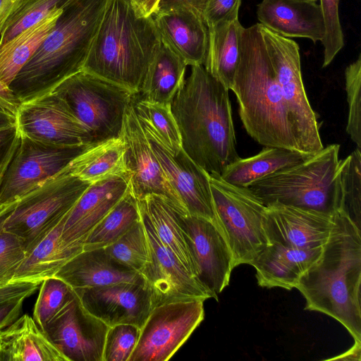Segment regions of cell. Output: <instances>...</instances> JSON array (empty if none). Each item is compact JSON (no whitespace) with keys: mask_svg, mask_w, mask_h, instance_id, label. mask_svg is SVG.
<instances>
[{"mask_svg":"<svg viewBox=\"0 0 361 361\" xmlns=\"http://www.w3.org/2000/svg\"><path fill=\"white\" fill-rule=\"evenodd\" d=\"M204 301L177 300L154 307L128 361L169 360L203 321Z\"/></svg>","mask_w":361,"mask_h":361,"instance_id":"30bf717a","label":"cell"},{"mask_svg":"<svg viewBox=\"0 0 361 361\" xmlns=\"http://www.w3.org/2000/svg\"><path fill=\"white\" fill-rule=\"evenodd\" d=\"M339 149V145H329L247 188L265 205L278 203L334 215L343 209Z\"/></svg>","mask_w":361,"mask_h":361,"instance_id":"8992f818","label":"cell"},{"mask_svg":"<svg viewBox=\"0 0 361 361\" xmlns=\"http://www.w3.org/2000/svg\"><path fill=\"white\" fill-rule=\"evenodd\" d=\"M345 91L348 104L346 132L361 149V55L345 71Z\"/></svg>","mask_w":361,"mask_h":361,"instance_id":"74e56055","label":"cell"},{"mask_svg":"<svg viewBox=\"0 0 361 361\" xmlns=\"http://www.w3.org/2000/svg\"><path fill=\"white\" fill-rule=\"evenodd\" d=\"M92 145L56 146L20 135L0 187V204H12L35 190Z\"/></svg>","mask_w":361,"mask_h":361,"instance_id":"8fae6325","label":"cell"},{"mask_svg":"<svg viewBox=\"0 0 361 361\" xmlns=\"http://www.w3.org/2000/svg\"><path fill=\"white\" fill-rule=\"evenodd\" d=\"M15 123V117L0 110V131Z\"/></svg>","mask_w":361,"mask_h":361,"instance_id":"f907efd6","label":"cell"},{"mask_svg":"<svg viewBox=\"0 0 361 361\" xmlns=\"http://www.w3.org/2000/svg\"><path fill=\"white\" fill-rule=\"evenodd\" d=\"M361 231L341 209L333 215L329 237L317 261L302 275L295 288L306 310L325 314L340 322L361 342Z\"/></svg>","mask_w":361,"mask_h":361,"instance_id":"7a4b0ae2","label":"cell"},{"mask_svg":"<svg viewBox=\"0 0 361 361\" xmlns=\"http://www.w3.org/2000/svg\"><path fill=\"white\" fill-rule=\"evenodd\" d=\"M361 342L355 341L354 345L345 353L329 360H360Z\"/></svg>","mask_w":361,"mask_h":361,"instance_id":"681fc988","label":"cell"},{"mask_svg":"<svg viewBox=\"0 0 361 361\" xmlns=\"http://www.w3.org/2000/svg\"><path fill=\"white\" fill-rule=\"evenodd\" d=\"M0 361H3V357H2L1 352H0Z\"/></svg>","mask_w":361,"mask_h":361,"instance_id":"816d5d0a","label":"cell"},{"mask_svg":"<svg viewBox=\"0 0 361 361\" xmlns=\"http://www.w3.org/2000/svg\"><path fill=\"white\" fill-rule=\"evenodd\" d=\"M125 147L121 137L92 145L66 167L73 176L90 184L128 173L124 163Z\"/></svg>","mask_w":361,"mask_h":361,"instance_id":"4dcf8cb0","label":"cell"},{"mask_svg":"<svg viewBox=\"0 0 361 361\" xmlns=\"http://www.w3.org/2000/svg\"><path fill=\"white\" fill-rule=\"evenodd\" d=\"M25 300L21 298L0 305V330L11 324L20 316Z\"/></svg>","mask_w":361,"mask_h":361,"instance_id":"f6af8a7d","label":"cell"},{"mask_svg":"<svg viewBox=\"0 0 361 361\" xmlns=\"http://www.w3.org/2000/svg\"><path fill=\"white\" fill-rule=\"evenodd\" d=\"M137 202L139 207L146 214L161 243L197 279L196 267L185 233L178 219V210L166 200L157 195H147Z\"/></svg>","mask_w":361,"mask_h":361,"instance_id":"83f0119b","label":"cell"},{"mask_svg":"<svg viewBox=\"0 0 361 361\" xmlns=\"http://www.w3.org/2000/svg\"><path fill=\"white\" fill-rule=\"evenodd\" d=\"M74 294L66 283L55 276L41 283L32 317L42 330Z\"/></svg>","mask_w":361,"mask_h":361,"instance_id":"d590c367","label":"cell"},{"mask_svg":"<svg viewBox=\"0 0 361 361\" xmlns=\"http://www.w3.org/2000/svg\"><path fill=\"white\" fill-rule=\"evenodd\" d=\"M190 73L171 102L182 149L209 174L221 175L238 160L228 90L203 65Z\"/></svg>","mask_w":361,"mask_h":361,"instance_id":"3957f363","label":"cell"},{"mask_svg":"<svg viewBox=\"0 0 361 361\" xmlns=\"http://www.w3.org/2000/svg\"><path fill=\"white\" fill-rule=\"evenodd\" d=\"M159 0H135L133 4L137 12L142 16H149L157 12Z\"/></svg>","mask_w":361,"mask_h":361,"instance_id":"7dc6e473","label":"cell"},{"mask_svg":"<svg viewBox=\"0 0 361 361\" xmlns=\"http://www.w3.org/2000/svg\"><path fill=\"white\" fill-rule=\"evenodd\" d=\"M41 283L29 282L9 283L0 287V305L33 295Z\"/></svg>","mask_w":361,"mask_h":361,"instance_id":"ee69618b","label":"cell"},{"mask_svg":"<svg viewBox=\"0 0 361 361\" xmlns=\"http://www.w3.org/2000/svg\"><path fill=\"white\" fill-rule=\"evenodd\" d=\"M130 1L133 2V1H135V0H130Z\"/></svg>","mask_w":361,"mask_h":361,"instance_id":"f5cc1de1","label":"cell"},{"mask_svg":"<svg viewBox=\"0 0 361 361\" xmlns=\"http://www.w3.org/2000/svg\"><path fill=\"white\" fill-rule=\"evenodd\" d=\"M90 185L63 169L8 206L4 229L23 239L26 250L61 221Z\"/></svg>","mask_w":361,"mask_h":361,"instance_id":"9c48e42d","label":"cell"},{"mask_svg":"<svg viewBox=\"0 0 361 361\" xmlns=\"http://www.w3.org/2000/svg\"><path fill=\"white\" fill-rule=\"evenodd\" d=\"M187 64L161 41L141 85L140 98L151 102L171 104L185 78Z\"/></svg>","mask_w":361,"mask_h":361,"instance_id":"f1b7e54d","label":"cell"},{"mask_svg":"<svg viewBox=\"0 0 361 361\" xmlns=\"http://www.w3.org/2000/svg\"><path fill=\"white\" fill-rule=\"evenodd\" d=\"M10 204L0 212V287L11 283L16 270L25 257L23 240L3 228L4 215Z\"/></svg>","mask_w":361,"mask_h":361,"instance_id":"ab89813d","label":"cell"},{"mask_svg":"<svg viewBox=\"0 0 361 361\" xmlns=\"http://www.w3.org/2000/svg\"><path fill=\"white\" fill-rule=\"evenodd\" d=\"M239 8L216 24L209 27V44L204 68L228 90L233 82L240 56L243 26L238 19Z\"/></svg>","mask_w":361,"mask_h":361,"instance_id":"484cf974","label":"cell"},{"mask_svg":"<svg viewBox=\"0 0 361 361\" xmlns=\"http://www.w3.org/2000/svg\"><path fill=\"white\" fill-rule=\"evenodd\" d=\"M161 43L152 16L130 0H109L82 71L138 94Z\"/></svg>","mask_w":361,"mask_h":361,"instance_id":"5b68a950","label":"cell"},{"mask_svg":"<svg viewBox=\"0 0 361 361\" xmlns=\"http://www.w3.org/2000/svg\"><path fill=\"white\" fill-rule=\"evenodd\" d=\"M52 92L66 102L93 145L121 136L126 112L137 94L82 70Z\"/></svg>","mask_w":361,"mask_h":361,"instance_id":"52a82bcc","label":"cell"},{"mask_svg":"<svg viewBox=\"0 0 361 361\" xmlns=\"http://www.w3.org/2000/svg\"><path fill=\"white\" fill-rule=\"evenodd\" d=\"M15 125L20 135L48 145H93L66 102L51 92L19 105Z\"/></svg>","mask_w":361,"mask_h":361,"instance_id":"4fadbf2b","label":"cell"},{"mask_svg":"<svg viewBox=\"0 0 361 361\" xmlns=\"http://www.w3.org/2000/svg\"><path fill=\"white\" fill-rule=\"evenodd\" d=\"M231 90L244 128L261 145L305 154L324 147L294 40L274 35L264 44L259 23L243 27Z\"/></svg>","mask_w":361,"mask_h":361,"instance_id":"6da1fadb","label":"cell"},{"mask_svg":"<svg viewBox=\"0 0 361 361\" xmlns=\"http://www.w3.org/2000/svg\"><path fill=\"white\" fill-rule=\"evenodd\" d=\"M314 1H317V0H314Z\"/></svg>","mask_w":361,"mask_h":361,"instance_id":"db71d44e","label":"cell"},{"mask_svg":"<svg viewBox=\"0 0 361 361\" xmlns=\"http://www.w3.org/2000/svg\"><path fill=\"white\" fill-rule=\"evenodd\" d=\"M312 154L281 147H264L252 157L239 158L228 165L220 176L230 184L247 188L265 176L303 161Z\"/></svg>","mask_w":361,"mask_h":361,"instance_id":"f546056e","label":"cell"},{"mask_svg":"<svg viewBox=\"0 0 361 361\" xmlns=\"http://www.w3.org/2000/svg\"><path fill=\"white\" fill-rule=\"evenodd\" d=\"M73 290L120 282H145L143 276L119 263L103 248L82 250L68 260L54 275Z\"/></svg>","mask_w":361,"mask_h":361,"instance_id":"603a6c76","label":"cell"},{"mask_svg":"<svg viewBox=\"0 0 361 361\" xmlns=\"http://www.w3.org/2000/svg\"><path fill=\"white\" fill-rule=\"evenodd\" d=\"M161 41L187 66L203 65L208 49L209 28L203 16L190 8H176L152 15Z\"/></svg>","mask_w":361,"mask_h":361,"instance_id":"44dd1931","label":"cell"},{"mask_svg":"<svg viewBox=\"0 0 361 361\" xmlns=\"http://www.w3.org/2000/svg\"><path fill=\"white\" fill-rule=\"evenodd\" d=\"M241 0H207L203 11V18L208 27L228 16L236 8H240Z\"/></svg>","mask_w":361,"mask_h":361,"instance_id":"7bdbcfd3","label":"cell"},{"mask_svg":"<svg viewBox=\"0 0 361 361\" xmlns=\"http://www.w3.org/2000/svg\"><path fill=\"white\" fill-rule=\"evenodd\" d=\"M141 126L168 181L188 214L214 221L209 174L183 149L173 154L150 129Z\"/></svg>","mask_w":361,"mask_h":361,"instance_id":"ac0fdd59","label":"cell"},{"mask_svg":"<svg viewBox=\"0 0 361 361\" xmlns=\"http://www.w3.org/2000/svg\"><path fill=\"white\" fill-rule=\"evenodd\" d=\"M257 15L260 24L286 37L316 43L325 35L322 11L314 0H262Z\"/></svg>","mask_w":361,"mask_h":361,"instance_id":"7402d4cb","label":"cell"},{"mask_svg":"<svg viewBox=\"0 0 361 361\" xmlns=\"http://www.w3.org/2000/svg\"><path fill=\"white\" fill-rule=\"evenodd\" d=\"M64 216L25 250V257L16 270L11 283H41L54 276L61 267L75 256L65 249L60 241Z\"/></svg>","mask_w":361,"mask_h":361,"instance_id":"4316f807","label":"cell"},{"mask_svg":"<svg viewBox=\"0 0 361 361\" xmlns=\"http://www.w3.org/2000/svg\"><path fill=\"white\" fill-rule=\"evenodd\" d=\"M109 0H71L9 86L19 105L50 93L82 70Z\"/></svg>","mask_w":361,"mask_h":361,"instance_id":"277c9868","label":"cell"},{"mask_svg":"<svg viewBox=\"0 0 361 361\" xmlns=\"http://www.w3.org/2000/svg\"><path fill=\"white\" fill-rule=\"evenodd\" d=\"M121 137L125 147L124 163L130 189L135 198L139 200L157 195L176 210L188 213L168 181L135 113L133 102L126 112Z\"/></svg>","mask_w":361,"mask_h":361,"instance_id":"7c38bea8","label":"cell"},{"mask_svg":"<svg viewBox=\"0 0 361 361\" xmlns=\"http://www.w3.org/2000/svg\"><path fill=\"white\" fill-rule=\"evenodd\" d=\"M322 247L299 249L269 244L250 264L256 270L257 284L267 288H295L302 275L320 256Z\"/></svg>","mask_w":361,"mask_h":361,"instance_id":"cb8c5ba5","label":"cell"},{"mask_svg":"<svg viewBox=\"0 0 361 361\" xmlns=\"http://www.w3.org/2000/svg\"><path fill=\"white\" fill-rule=\"evenodd\" d=\"M129 188L128 173L90 184L64 216L60 236L62 246L75 255L81 252L90 232Z\"/></svg>","mask_w":361,"mask_h":361,"instance_id":"e0dca14e","label":"cell"},{"mask_svg":"<svg viewBox=\"0 0 361 361\" xmlns=\"http://www.w3.org/2000/svg\"><path fill=\"white\" fill-rule=\"evenodd\" d=\"M207 1V0H159L157 12L185 7L194 9L202 14Z\"/></svg>","mask_w":361,"mask_h":361,"instance_id":"bcb514c9","label":"cell"},{"mask_svg":"<svg viewBox=\"0 0 361 361\" xmlns=\"http://www.w3.org/2000/svg\"><path fill=\"white\" fill-rule=\"evenodd\" d=\"M135 113L142 126L150 129L173 154L181 149L180 132L171 109V104L151 102L135 96Z\"/></svg>","mask_w":361,"mask_h":361,"instance_id":"d6a6232c","label":"cell"},{"mask_svg":"<svg viewBox=\"0 0 361 361\" xmlns=\"http://www.w3.org/2000/svg\"><path fill=\"white\" fill-rule=\"evenodd\" d=\"M140 335V328L130 324L109 326L106 332L102 361H128Z\"/></svg>","mask_w":361,"mask_h":361,"instance_id":"f35d334b","label":"cell"},{"mask_svg":"<svg viewBox=\"0 0 361 361\" xmlns=\"http://www.w3.org/2000/svg\"><path fill=\"white\" fill-rule=\"evenodd\" d=\"M20 139L15 123L0 131V187ZM0 204V212L6 207Z\"/></svg>","mask_w":361,"mask_h":361,"instance_id":"b9f144b4","label":"cell"},{"mask_svg":"<svg viewBox=\"0 0 361 361\" xmlns=\"http://www.w3.org/2000/svg\"><path fill=\"white\" fill-rule=\"evenodd\" d=\"M3 361H68L32 317H18L0 330Z\"/></svg>","mask_w":361,"mask_h":361,"instance_id":"d4e9b609","label":"cell"},{"mask_svg":"<svg viewBox=\"0 0 361 361\" xmlns=\"http://www.w3.org/2000/svg\"><path fill=\"white\" fill-rule=\"evenodd\" d=\"M109 327L88 312L75 293L44 331L68 361H102Z\"/></svg>","mask_w":361,"mask_h":361,"instance_id":"2e32d148","label":"cell"},{"mask_svg":"<svg viewBox=\"0 0 361 361\" xmlns=\"http://www.w3.org/2000/svg\"><path fill=\"white\" fill-rule=\"evenodd\" d=\"M197 271V279L218 300L229 284L233 267L231 252L214 221L176 211Z\"/></svg>","mask_w":361,"mask_h":361,"instance_id":"9a60e30c","label":"cell"},{"mask_svg":"<svg viewBox=\"0 0 361 361\" xmlns=\"http://www.w3.org/2000/svg\"><path fill=\"white\" fill-rule=\"evenodd\" d=\"M338 4L339 0H319L325 25V35L321 41L324 47L323 68L332 62L344 45Z\"/></svg>","mask_w":361,"mask_h":361,"instance_id":"60d3db41","label":"cell"},{"mask_svg":"<svg viewBox=\"0 0 361 361\" xmlns=\"http://www.w3.org/2000/svg\"><path fill=\"white\" fill-rule=\"evenodd\" d=\"M21 0H0V30L8 16Z\"/></svg>","mask_w":361,"mask_h":361,"instance_id":"c3c4849f","label":"cell"},{"mask_svg":"<svg viewBox=\"0 0 361 361\" xmlns=\"http://www.w3.org/2000/svg\"><path fill=\"white\" fill-rule=\"evenodd\" d=\"M140 211L150 255V260L140 274L150 290L152 308L177 300L212 298L210 293L161 243L146 214L140 208Z\"/></svg>","mask_w":361,"mask_h":361,"instance_id":"5bb4252c","label":"cell"},{"mask_svg":"<svg viewBox=\"0 0 361 361\" xmlns=\"http://www.w3.org/2000/svg\"><path fill=\"white\" fill-rule=\"evenodd\" d=\"M214 223L233 258V268L250 263L269 244L263 222L267 206L247 188L209 174Z\"/></svg>","mask_w":361,"mask_h":361,"instance_id":"ba28073f","label":"cell"},{"mask_svg":"<svg viewBox=\"0 0 361 361\" xmlns=\"http://www.w3.org/2000/svg\"><path fill=\"white\" fill-rule=\"evenodd\" d=\"M71 0H21L0 30V47L33 26Z\"/></svg>","mask_w":361,"mask_h":361,"instance_id":"836d02e7","label":"cell"},{"mask_svg":"<svg viewBox=\"0 0 361 361\" xmlns=\"http://www.w3.org/2000/svg\"><path fill=\"white\" fill-rule=\"evenodd\" d=\"M140 220L137 200L129 188L87 235L82 244V250L103 248L112 244Z\"/></svg>","mask_w":361,"mask_h":361,"instance_id":"1f68e13d","label":"cell"},{"mask_svg":"<svg viewBox=\"0 0 361 361\" xmlns=\"http://www.w3.org/2000/svg\"><path fill=\"white\" fill-rule=\"evenodd\" d=\"M341 180L343 210L360 228L361 152L357 147L345 159H341Z\"/></svg>","mask_w":361,"mask_h":361,"instance_id":"8d00e7d4","label":"cell"},{"mask_svg":"<svg viewBox=\"0 0 361 361\" xmlns=\"http://www.w3.org/2000/svg\"><path fill=\"white\" fill-rule=\"evenodd\" d=\"M266 206L263 226L269 244L312 249L326 241L333 215L278 203Z\"/></svg>","mask_w":361,"mask_h":361,"instance_id":"ffe728a7","label":"cell"},{"mask_svg":"<svg viewBox=\"0 0 361 361\" xmlns=\"http://www.w3.org/2000/svg\"><path fill=\"white\" fill-rule=\"evenodd\" d=\"M73 291L83 307L109 326L130 324L141 329L152 309L146 282H120Z\"/></svg>","mask_w":361,"mask_h":361,"instance_id":"d6986e66","label":"cell"},{"mask_svg":"<svg viewBox=\"0 0 361 361\" xmlns=\"http://www.w3.org/2000/svg\"><path fill=\"white\" fill-rule=\"evenodd\" d=\"M104 248L115 260L140 274L150 260L148 240L142 220Z\"/></svg>","mask_w":361,"mask_h":361,"instance_id":"e575fe53","label":"cell"}]
</instances>
